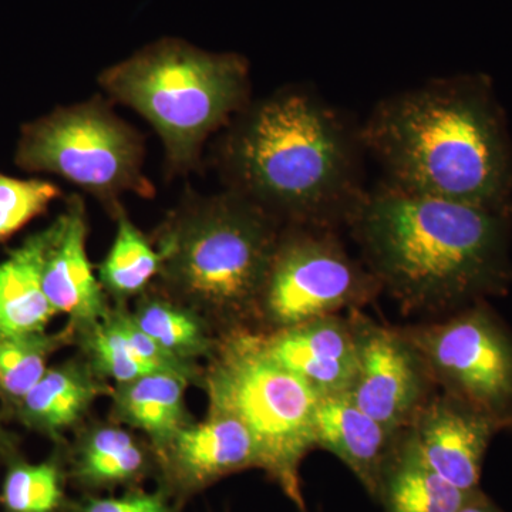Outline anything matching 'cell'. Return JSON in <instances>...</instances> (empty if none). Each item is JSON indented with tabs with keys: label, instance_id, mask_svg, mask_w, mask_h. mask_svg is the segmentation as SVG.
Segmentation results:
<instances>
[{
	"label": "cell",
	"instance_id": "obj_1",
	"mask_svg": "<svg viewBox=\"0 0 512 512\" xmlns=\"http://www.w3.org/2000/svg\"><path fill=\"white\" fill-rule=\"evenodd\" d=\"M511 215L383 181L346 222L382 289L406 311L437 312L508 284Z\"/></svg>",
	"mask_w": 512,
	"mask_h": 512
},
{
	"label": "cell",
	"instance_id": "obj_2",
	"mask_svg": "<svg viewBox=\"0 0 512 512\" xmlns=\"http://www.w3.org/2000/svg\"><path fill=\"white\" fill-rule=\"evenodd\" d=\"M359 133L308 87L289 86L244 107L218 141L227 190L282 224H330L348 218L362 195Z\"/></svg>",
	"mask_w": 512,
	"mask_h": 512
},
{
	"label": "cell",
	"instance_id": "obj_3",
	"mask_svg": "<svg viewBox=\"0 0 512 512\" xmlns=\"http://www.w3.org/2000/svg\"><path fill=\"white\" fill-rule=\"evenodd\" d=\"M387 183L512 210V143L490 79L436 80L377 104L359 131Z\"/></svg>",
	"mask_w": 512,
	"mask_h": 512
},
{
	"label": "cell",
	"instance_id": "obj_4",
	"mask_svg": "<svg viewBox=\"0 0 512 512\" xmlns=\"http://www.w3.org/2000/svg\"><path fill=\"white\" fill-rule=\"evenodd\" d=\"M284 224L242 195H190L158 234L164 292L239 328L256 316L259 296Z\"/></svg>",
	"mask_w": 512,
	"mask_h": 512
},
{
	"label": "cell",
	"instance_id": "obj_5",
	"mask_svg": "<svg viewBox=\"0 0 512 512\" xmlns=\"http://www.w3.org/2000/svg\"><path fill=\"white\" fill-rule=\"evenodd\" d=\"M111 99L137 111L163 141L174 173L194 170L205 141L249 103V63L164 37L99 76Z\"/></svg>",
	"mask_w": 512,
	"mask_h": 512
},
{
	"label": "cell",
	"instance_id": "obj_6",
	"mask_svg": "<svg viewBox=\"0 0 512 512\" xmlns=\"http://www.w3.org/2000/svg\"><path fill=\"white\" fill-rule=\"evenodd\" d=\"M201 386L208 412L241 421L254 437L259 470L299 512H308L299 470L316 448L319 394L265 352L259 333L244 328L229 329L218 339Z\"/></svg>",
	"mask_w": 512,
	"mask_h": 512
},
{
	"label": "cell",
	"instance_id": "obj_7",
	"mask_svg": "<svg viewBox=\"0 0 512 512\" xmlns=\"http://www.w3.org/2000/svg\"><path fill=\"white\" fill-rule=\"evenodd\" d=\"M16 163L59 175L113 212L121 194H156L143 173V138L101 97L60 107L23 127Z\"/></svg>",
	"mask_w": 512,
	"mask_h": 512
},
{
	"label": "cell",
	"instance_id": "obj_8",
	"mask_svg": "<svg viewBox=\"0 0 512 512\" xmlns=\"http://www.w3.org/2000/svg\"><path fill=\"white\" fill-rule=\"evenodd\" d=\"M382 291L375 275L346 252L329 227L282 228L256 316L272 330L338 315Z\"/></svg>",
	"mask_w": 512,
	"mask_h": 512
},
{
	"label": "cell",
	"instance_id": "obj_9",
	"mask_svg": "<svg viewBox=\"0 0 512 512\" xmlns=\"http://www.w3.org/2000/svg\"><path fill=\"white\" fill-rule=\"evenodd\" d=\"M400 330L434 384L501 423L507 420L512 407V340L485 306Z\"/></svg>",
	"mask_w": 512,
	"mask_h": 512
},
{
	"label": "cell",
	"instance_id": "obj_10",
	"mask_svg": "<svg viewBox=\"0 0 512 512\" xmlns=\"http://www.w3.org/2000/svg\"><path fill=\"white\" fill-rule=\"evenodd\" d=\"M356 333V372L346 396L394 433L412 426L431 396L433 380L402 330L349 311Z\"/></svg>",
	"mask_w": 512,
	"mask_h": 512
},
{
	"label": "cell",
	"instance_id": "obj_11",
	"mask_svg": "<svg viewBox=\"0 0 512 512\" xmlns=\"http://www.w3.org/2000/svg\"><path fill=\"white\" fill-rule=\"evenodd\" d=\"M156 457L160 488L178 505L222 478L261 467L247 427L235 417L212 412L178 431Z\"/></svg>",
	"mask_w": 512,
	"mask_h": 512
},
{
	"label": "cell",
	"instance_id": "obj_12",
	"mask_svg": "<svg viewBox=\"0 0 512 512\" xmlns=\"http://www.w3.org/2000/svg\"><path fill=\"white\" fill-rule=\"evenodd\" d=\"M45 231L42 275L47 299L57 315L69 318L74 333L93 328L113 308L87 255L89 222L83 198L72 195Z\"/></svg>",
	"mask_w": 512,
	"mask_h": 512
},
{
	"label": "cell",
	"instance_id": "obj_13",
	"mask_svg": "<svg viewBox=\"0 0 512 512\" xmlns=\"http://www.w3.org/2000/svg\"><path fill=\"white\" fill-rule=\"evenodd\" d=\"M501 421L446 392L430 396L407 429L439 476L464 491L478 490L483 458Z\"/></svg>",
	"mask_w": 512,
	"mask_h": 512
},
{
	"label": "cell",
	"instance_id": "obj_14",
	"mask_svg": "<svg viewBox=\"0 0 512 512\" xmlns=\"http://www.w3.org/2000/svg\"><path fill=\"white\" fill-rule=\"evenodd\" d=\"M278 365L323 397L348 393L356 372V333L350 316L329 315L259 333Z\"/></svg>",
	"mask_w": 512,
	"mask_h": 512
},
{
	"label": "cell",
	"instance_id": "obj_15",
	"mask_svg": "<svg viewBox=\"0 0 512 512\" xmlns=\"http://www.w3.org/2000/svg\"><path fill=\"white\" fill-rule=\"evenodd\" d=\"M87 362L103 379L116 384L131 382L151 373H174L190 383L202 382L200 367L187 365L165 353L148 338L123 303L93 328L79 333Z\"/></svg>",
	"mask_w": 512,
	"mask_h": 512
},
{
	"label": "cell",
	"instance_id": "obj_16",
	"mask_svg": "<svg viewBox=\"0 0 512 512\" xmlns=\"http://www.w3.org/2000/svg\"><path fill=\"white\" fill-rule=\"evenodd\" d=\"M400 434L360 410L346 394L320 399L315 423L316 448L338 457L375 500Z\"/></svg>",
	"mask_w": 512,
	"mask_h": 512
},
{
	"label": "cell",
	"instance_id": "obj_17",
	"mask_svg": "<svg viewBox=\"0 0 512 512\" xmlns=\"http://www.w3.org/2000/svg\"><path fill=\"white\" fill-rule=\"evenodd\" d=\"M157 471L153 447L120 424H94L77 437L67 476L87 493L138 488Z\"/></svg>",
	"mask_w": 512,
	"mask_h": 512
},
{
	"label": "cell",
	"instance_id": "obj_18",
	"mask_svg": "<svg viewBox=\"0 0 512 512\" xmlns=\"http://www.w3.org/2000/svg\"><path fill=\"white\" fill-rule=\"evenodd\" d=\"M107 383L84 359L49 367L42 379L16 404L19 420L30 430L60 439L84 419L101 396H111Z\"/></svg>",
	"mask_w": 512,
	"mask_h": 512
},
{
	"label": "cell",
	"instance_id": "obj_19",
	"mask_svg": "<svg viewBox=\"0 0 512 512\" xmlns=\"http://www.w3.org/2000/svg\"><path fill=\"white\" fill-rule=\"evenodd\" d=\"M188 384L185 377L174 373H151L116 384L110 396L114 420L143 433L154 453H158L191 423L185 406Z\"/></svg>",
	"mask_w": 512,
	"mask_h": 512
},
{
	"label": "cell",
	"instance_id": "obj_20",
	"mask_svg": "<svg viewBox=\"0 0 512 512\" xmlns=\"http://www.w3.org/2000/svg\"><path fill=\"white\" fill-rule=\"evenodd\" d=\"M478 493L480 488L460 490L439 476L404 430L384 468L377 501L384 512H456Z\"/></svg>",
	"mask_w": 512,
	"mask_h": 512
},
{
	"label": "cell",
	"instance_id": "obj_21",
	"mask_svg": "<svg viewBox=\"0 0 512 512\" xmlns=\"http://www.w3.org/2000/svg\"><path fill=\"white\" fill-rule=\"evenodd\" d=\"M45 247L37 232L0 264V336L45 333L57 315L43 289Z\"/></svg>",
	"mask_w": 512,
	"mask_h": 512
},
{
	"label": "cell",
	"instance_id": "obj_22",
	"mask_svg": "<svg viewBox=\"0 0 512 512\" xmlns=\"http://www.w3.org/2000/svg\"><path fill=\"white\" fill-rule=\"evenodd\" d=\"M130 313L148 338L187 365L198 366V360L210 359L217 348L218 339L212 336L208 319L167 293L144 292Z\"/></svg>",
	"mask_w": 512,
	"mask_h": 512
},
{
	"label": "cell",
	"instance_id": "obj_23",
	"mask_svg": "<svg viewBox=\"0 0 512 512\" xmlns=\"http://www.w3.org/2000/svg\"><path fill=\"white\" fill-rule=\"evenodd\" d=\"M113 214L117 220L116 235L97 276L104 292L123 303L128 298L143 295L158 278L161 255L128 218L121 205Z\"/></svg>",
	"mask_w": 512,
	"mask_h": 512
},
{
	"label": "cell",
	"instance_id": "obj_24",
	"mask_svg": "<svg viewBox=\"0 0 512 512\" xmlns=\"http://www.w3.org/2000/svg\"><path fill=\"white\" fill-rule=\"evenodd\" d=\"M74 332L0 336V396L5 402L16 404L30 392L46 370L53 353L73 339Z\"/></svg>",
	"mask_w": 512,
	"mask_h": 512
},
{
	"label": "cell",
	"instance_id": "obj_25",
	"mask_svg": "<svg viewBox=\"0 0 512 512\" xmlns=\"http://www.w3.org/2000/svg\"><path fill=\"white\" fill-rule=\"evenodd\" d=\"M67 471L57 458L10 466L2 487L6 512H64Z\"/></svg>",
	"mask_w": 512,
	"mask_h": 512
},
{
	"label": "cell",
	"instance_id": "obj_26",
	"mask_svg": "<svg viewBox=\"0 0 512 512\" xmlns=\"http://www.w3.org/2000/svg\"><path fill=\"white\" fill-rule=\"evenodd\" d=\"M60 188L42 180H19L0 174V242L49 208Z\"/></svg>",
	"mask_w": 512,
	"mask_h": 512
},
{
	"label": "cell",
	"instance_id": "obj_27",
	"mask_svg": "<svg viewBox=\"0 0 512 512\" xmlns=\"http://www.w3.org/2000/svg\"><path fill=\"white\" fill-rule=\"evenodd\" d=\"M180 505L175 503L165 491L158 488L153 493L131 488L126 494L101 495L87 494L82 500L67 503L64 512H178Z\"/></svg>",
	"mask_w": 512,
	"mask_h": 512
},
{
	"label": "cell",
	"instance_id": "obj_28",
	"mask_svg": "<svg viewBox=\"0 0 512 512\" xmlns=\"http://www.w3.org/2000/svg\"><path fill=\"white\" fill-rule=\"evenodd\" d=\"M456 512H501L483 493H478L473 500Z\"/></svg>",
	"mask_w": 512,
	"mask_h": 512
},
{
	"label": "cell",
	"instance_id": "obj_29",
	"mask_svg": "<svg viewBox=\"0 0 512 512\" xmlns=\"http://www.w3.org/2000/svg\"><path fill=\"white\" fill-rule=\"evenodd\" d=\"M10 450H12V444H10L5 431L0 427V453H9Z\"/></svg>",
	"mask_w": 512,
	"mask_h": 512
}]
</instances>
